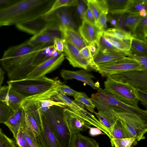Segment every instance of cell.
I'll return each mask as SVG.
<instances>
[{
    "label": "cell",
    "instance_id": "43",
    "mask_svg": "<svg viewBox=\"0 0 147 147\" xmlns=\"http://www.w3.org/2000/svg\"><path fill=\"white\" fill-rule=\"evenodd\" d=\"M87 5L97 21L100 14L101 13L97 5L96 0H85Z\"/></svg>",
    "mask_w": 147,
    "mask_h": 147
},
{
    "label": "cell",
    "instance_id": "9",
    "mask_svg": "<svg viewBox=\"0 0 147 147\" xmlns=\"http://www.w3.org/2000/svg\"><path fill=\"white\" fill-rule=\"evenodd\" d=\"M52 98L54 100L64 103L67 107L91 125L100 129L110 139H111L110 132L106 127L101 123L92 113L81 107L67 96L58 93L53 96Z\"/></svg>",
    "mask_w": 147,
    "mask_h": 147
},
{
    "label": "cell",
    "instance_id": "58",
    "mask_svg": "<svg viewBox=\"0 0 147 147\" xmlns=\"http://www.w3.org/2000/svg\"><path fill=\"white\" fill-rule=\"evenodd\" d=\"M107 21L114 28H117V14L108 13L107 15Z\"/></svg>",
    "mask_w": 147,
    "mask_h": 147
},
{
    "label": "cell",
    "instance_id": "48",
    "mask_svg": "<svg viewBox=\"0 0 147 147\" xmlns=\"http://www.w3.org/2000/svg\"><path fill=\"white\" fill-rule=\"evenodd\" d=\"M126 13L117 14V28L126 32H130L126 22Z\"/></svg>",
    "mask_w": 147,
    "mask_h": 147
},
{
    "label": "cell",
    "instance_id": "44",
    "mask_svg": "<svg viewBox=\"0 0 147 147\" xmlns=\"http://www.w3.org/2000/svg\"><path fill=\"white\" fill-rule=\"evenodd\" d=\"M58 93L66 95L75 96L78 92L71 88L68 86L63 84L60 81L57 88Z\"/></svg>",
    "mask_w": 147,
    "mask_h": 147
},
{
    "label": "cell",
    "instance_id": "17",
    "mask_svg": "<svg viewBox=\"0 0 147 147\" xmlns=\"http://www.w3.org/2000/svg\"><path fill=\"white\" fill-rule=\"evenodd\" d=\"M98 110L94 113L99 122L110 131L112 126L117 119L116 112L110 107L97 101L91 100Z\"/></svg>",
    "mask_w": 147,
    "mask_h": 147
},
{
    "label": "cell",
    "instance_id": "19",
    "mask_svg": "<svg viewBox=\"0 0 147 147\" xmlns=\"http://www.w3.org/2000/svg\"><path fill=\"white\" fill-rule=\"evenodd\" d=\"M60 74L65 80L74 79L82 82L98 91L102 89L100 87L98 82H94L92 79L94 78V76L84 70L74 71L62 69Z\"/></svg>",
    "mask_w": 147,
    "mask_h": 147
},
{
    "label": "cell",
    "instance_id": "53",
    "mask_svg": "<svg viewBox=\"0 0 147 147\" xmlns=\"http://www.w3.org/2000/svg\"><path fill=\"white\" fill-rule=\"evenodd\" d=\"M81 54L89 62L90 67L92 61V57L88 45L83 48L80 50Z\"/></svg>",
    "mask_w": 147,
    "mask_h": 147
},
{
    "label": "cell",
    "instance_id": "59",
    "mask_svg": "<svg viewBox=\"0 0 147 147\" xmlns=\"http://www.w3.org/2000/svg\"><path fill=\"white\" fill-rule=\"evenodd\" d=\"M19 0H0V9L4 8L17 2Z\"/></svg>",
    "mask_w": 147,
    "mask_h": 147
},
{
    "label": "cell",
    "instance_id": "62",
    "mask_svg": "<svg viewBox=\"0 0 147 147\" xmlns=\"http://www.w3.org/2000/svg\"><path fill=\"white\" fill-rule=\"evenodd\" d=\"M5 72L0 67V88L3 83L4 79Z\"/></svg>",
    "mask_w": 147,
    "mask_h": 147
},
{
    "label": "cell",
    "instance_id": "28",
    "mask_svg": "<svg viewBox=\"0 0 147 147\" xmlns=\"http://www.w3.org/2000/svg\"><path fill=\"white\" fill-rule=\"evenodd\" d=\"M110 132L111 139L128 138L125 128L118 118L111 127Z\"/></svg>",
    "mask_w": 147,
    "mask_h": 147
},
{
    "label": "cell",
    "instance_id": "20",
    "mask_svg": "<svg viewBox=\"0 0 147 147\" xmlns=\"http://www.w3.org/2000/svg\"><path fill=\"white\" fill-rule=\"evenodd\" d=\"M78 31L88 45L92 42L98 41L104 32L97 26L92 24L84 19L78 27Z\"/></svg>",
    "mask_w": 147,
    "mask_h": 147
},
{
    "label": "cell",
    "instance_id": "18",
    "mask_svg": "<svg viewBox=\"0 0 147 147\" xmlns=\"http://www.w3.org/2000/svg\"><path fill=\"white\" fill-rule=\"evenodd\" d=\"M16 26L21 31L34 35L48 28L49 25L47 17L41 16L22 22Z\"/></svg>",
    "mask_w": 147,
    "mask_h": 147
},
{
    "label": "cell",
    "instance_id": "24",
    "mask_svg": "<svg viewBox=\"0 0 147 147\" xmlns=\"http://www.w3.org/2000/svg\"><path fill=\"white\" fill-rule=\"evenodd\" d=\"M70 147H100L99 143L95 139L84 136L80 133L71 136Z\"/></svg>",
    "mask_w": 147,
    "mask_h": 147
},
{
    "label": "cell",
    "instance_id": "54",
    "mask_svg": "<svg viewBox=\"0 0 147 147\" xmlns=\"http://www.w3.org/2000/svg\"><path fill=\"white\" fill-rule=\"evenodd\" d=\"M54 48L59 53H62L63 51L64 44L63 40L55 38L53 42Z\"/></svg>",
    "mask_w": 147,
    "mask_h": 147
},
{
    "label": "cell",
    "instance_id": "15",
    "mask_svg": "<svg viewBox=\"0 0 147 147\" xmlns=\"http://www.w3.org/2000/svg\"><path fill=\"white\" fill-rule=\"evenodd\" d=\"M63 40L64 44V53L70 64L74 67L80 68L86 71L88 70L90 68L89 63L82 55L80 50L68 41Z\"/></svg>",
    "mask_w": 147,
    "mask_h": 147
},
{
    "label": "cell",
    "instance_id": "10",
    "mask_svg": "<svg viewBox=\"0 0 147 147\" xmlns=\"http://www.w3.org/2000/svg\"><path fill=\"white\" fill-rule=\"evenodd\" d=\"M91 98L106 105L117 112L131 113L147 117L146 110H142L139 107H134L127 105L104 89H102L98 90L96 93L92 94Z\"/></svg>",
    "mask_w": 147,
    "mask_h": 147
},
{
    "label": "cell",
    "instance_id": "37",
    "mask_svg": "<svg viewBox=\"0 0 147 147\" xmlns=\"http://www.w3.org/2000/svg\"><path fill=\"white\" fill-rule=\"evenodd\" d=\"M98 42L99 45L100 52L105 53L121 51L115 48L105 38L104 36L103 33L99 37Z\"/></svg>",
    "mask_w": 147,
    "mask_h": 147
},
{
    "label": "cell",
    "instance_id": "46",
    "mask_svg": "<svg viewBox=\"0 0 147 147\" xmlns=\"http://www.w3.org/2000/svg\"><path fill=\"white\" fill-rule=\"evenodd\" d=\"M13 115L20 127V128L25 125V112L23 109L21 107L14 111Z\"/></svg>",
    "mask_w": 147,
    "mask_h": 147
},
{
    "label": "cell",
    "instance_id": "29",
    "mask_svg": "<svg viewBox=\"0 0 147 147\" xmlns=\"http://www.w3.org/2000/svg\"><path fill=\"white\" fill-rule=\"evenodd\" d=\"M20 130L31 147H43L38 138L26 125L20 128Z\"/></svg>",
    "mask_w": 147,
    "mask_h": 147
},
{
    "label": "cell",
    "instance_id": "22",
    "mask_svg": "<svg viewBox=\"0 0 147 147\" xmlns=\"http://www.w3.org/2000/svg\"><path fill=\"white\" fill-rule=\"evenodd\" d=\"M38 137L43 147H58L52 129L43 116L42 125Z\"/></svg>",
    "mask_w": 147,
    "mask_h": 147
},
{
    "label": "cell",
    "instance_id": "3",
    "mask_svg": "<svg viewBox=\"0 0 147 147\" xmlns=\"http://www.w3.org/2000/svg\"><path fill=\"white\" fill-rule=\"evenodd\" d=\"M63 108L53 106L43 116L50 125L58 147H70V135L64 120Z\"/></svg>",
    "mask_w": 147,
    "mask_h": 147
},
{
    "label": "cell",
    "instance_id": "31",
    "mask_svg": "<svg viewBox=\"0 0 147 147\" xmlns=\"http://www.w3.org/2000/svg\"><path fill=\"white\" fill-rule=\"evenodd\" d=\"M130 50L137 54L147 57V42L133 37Z\"/></svg>",
    "mask_w": 147,
    "mask_h": 147
},
{
    "label": "cell",
    "instance_id": "51",
    "mask_svg": "<svg viewBox=\"0 0 147 147\" xmlns=\"http://www.w3.org/2000/svg\"><path fill=\"white\" fill-rule=\"evenodd\" d=\"M107 15L105 13H101L96 22V26L104 31L107 29Z\"/></svg>",
    "mask_w": 147,
    "mask_h": 147
},
{
    "label": "cell",
    "instance_id": "16",
    "mask_svg": "<svg viewBox=\"0 0 147 147\" xmlns=\"http://www.w3.org/2000/svg\"><path fill=\"white\" fill-rule=\"evenodd\" d=\"M24 99L14 90L9 84L1 86L0 88V101L9 107L13 112L21 107Z\"/></svg>",
    "mask_w": 147,
    "mask_h": 147
},
{
    "label": "cell",
    "instance_id": "63",
    "mask_svg": "<svg viewBox=\"0 0 147 147\" xmlns=\"http://www.w3.org/2000/svg\"><path fill=\"white\" fill-rule=\"evenodd\" d=\"M139 15L143 18H144L147 16L146 10L143 9L141 10L139 12Z\"/></svg>",
    "mask_w": 147,
    "mask_h": 147
},
{
    "label": "cell",
    "instance_id": "47",
    "mask_svg": "<svg viewBox=\"0 0 147 147\" xmlns=\"http://www.w3.org/2000/svg\"><path fill=\"white\" fill-rule=\"evenodd\" d=\"M42 107L43 108H49L53 106H57L63 108L67 107L63 102L56 101L52 98L43 100L41 103Z\"/></svg>",
    "mask_w": 147,
    "mask_h": 147
},
{
    "label": "cell",
    "instance_id": "39",
    "mask_svg": "<svg viewBox=\"0 0 147 147\" xmlns=\"http://www.w3.org/2000/svg\"><path fill=\"white\" fill-rule=\"evenodd\" d=\"M105 38L109 40L115 48L122 52L127 53L129 51L124 43L123 40H120L104 34Z\"/></svg>",
    "mask_w": 147,
    "mask_h": 147
},
{
    "label": "cell",
    "instance_id": "50",
    "mask_svg": "<svg viewBox=\"0 0 147 147\" xmlns=\"http://www.w3.org/2000/svg\"><path fill=\"white\" fill-rule=\"evenodd\" d=\"M76 6L77 12L78 14L82 20H84L85 14L87 9L85 0H78Z\"/></svg>",
    "mask_w": 147,
    "mask_h": 147
},
{
    "label": "cell",
    "instance_id": "38",
    "mask_svg": "<svg viewBox=\"0 0 147 147\" xmlns=\"http://www.w3.org/2000/svg\"><path fill=\"white\" fill-rule=\"evenodd\" d=\"M147 0H133L127 12L139 13L142 9H147Z\"/></svg>",
    "mask_w": 147,
    "mask_h": 147
},
{
    "label": "cell",
    "instance_id": "33",
    "mask_svg": "<svg viewBox=\"0 0 147 147\" xmlns=\"http://www.w3.org/2000/svg\"><path fill=\"white\" fill-rule=\"evenodd\" d=\"M78 0H55L50 9L42 16L49 15L57 9L64 7L76 6Z\"/></svg>",
    "mask_w": 147,
    "mask_h": 147
},
{
    "label": "cell",
    "instance_id": "35",
    "mask_svg": "<svg viewBox=\"0 0 147 147\" xmlns=\"http://www.w3.org/2000/svg\"><path fill=\"white\" fill-rule=\"evenodd\" d=\"M104 33L120 40L133 37L130 32L115 28H107L104 31Z\"/></svg>",
    "mask_w": 147,
    "mask_h": 147
},
{
    "label": "cell",
    "instance_id": "57",
    "mask_svg": "<svg viewBox=\"0 0 147 147\" xmlns=\"http://www.w3.org/2000/svg\"><path fill=\"white\" fill-rule=\"evenodd\" d=\"M84 19L92 24L96 25V22L94 17L90 10L88 8H87L86 11Z\"/></svg>",
    "mask_w": 147,
    "mask_h": 147
},
{
    "label": "cell",
    "instance_id": "34",
    "mask_svg": "<svg viewBox=\"0 0 147 147\" xmlns=\"http://www.w3.org/2000/svg\"><path fill=\"white\" fill-rule=\"evenodd\" d=\"M25 112V117L26 126L37 137L40 132V127L33 117L30 113Z\"/></svg>",
    "mask_w": 147,
    "mask_h": 147
},
{
    "label": "cell",
    "instance_id": "25",
    "mask_svg": "<svg viewBox=\"0 0 147 147\" xmlns=\"http://www.w3.org/2000/svg\"><path fill=\"white\" fill-rule=\"evenodd\" d=\"M109 13L121 14L127 12L133 0H106Z\"/></svg>",
    "mask_w": 147,
    "mask_h": 147
},
{
    "label": "cell",
    "instance_id": "30",
    "mask_svg": "<svg viewBox=\"0 0 147 147\" xmlns=\"http://www.w3.org/2000/svg\"><path fill=\"white\" fill-rule=\"evenodd\" d=\"M133 37L147 42V17L143 18L135 29Z\"/></svg>",
    "mask_w": 147,
    "mask_h": 147
},
{
    "label": "cell",
    "instance_id": "40",
    "mask_svg": "<svg viewBox=\"0 0 147 147\" xmlns=\"http://www.w3.org/2000/svg\"><path fill=\"white\" fill-rule=\"evenodd\" d=\"M13 113L9 107L0 101V123H3L6 121Z\"/></svg>",
    "mask_w": 147,
    "mask_h": 147
},
{
    "label": "cell",
    "instance_id": "8",
    "mask_svg": "<svg viewBox=\"0 0 147 147\" xmlns=\"http://www.w3.org/2000/svg\"><path fill=\"white\" fill-rule=\"evenodd\" d=\"M93 69L98 71L103 77L131 70H143L142 66L133 58L127 57L115 61L95 65Z\"/></svg>",
    "mask_w": 147,
    "mask_h": 147
},
{
    "label": "cell",
    "instance_id": "4",
    "mask_svg": "<svg viewBox=\"0 0 147 147\" xmlns=\"http://www.w3.org/2000/svg\"><path fill=\"white\" fill-rule=\"evenodd\" d=\"M60 81L55 79L54 84L50 88L43 92L28 96L22 102L21 107L33 117L40 127L42 124L43 113L49 108L42 107L41 102L43 100L52 98L58 93L57 88Z\"/></svg>",
    "mask_w": 147,
    "mask_h": 147
},
{
    "label": "cell",
    "instance_id": "55",
    "mask_svg": "<svg viewBox=\"0 0 147 147\" xmlns=\"http://www.w3.org/2000/svg\"><path fill=\"white\" fill-rule=\"evenodd\" d=\"M92 58L99 52V47L98 41L94 42L88 45Z\"/></svg>",
    "mask_w": 147,
    "mask_h": 147
},
{
    "label": "cell",
    "instance_id": "2",
    "mask_svg": "<svg viewBox=\"0 0 147 147\" xmlns=\"http://www.w3.org/2000/svg\"><path fill=\"white\" fill-rule=\"evenodd\" d=\"M46 46L34 47L28 40L19 45L11 47L4 52L0 59L1 65L9 76L19 66L31 59Z\"/></svg>",
    "mask_w": 147,
    "mask_h": 147
},
{
    "label": "cell",
    "instance_id": "23",
    "mask_svg": "<svg viewBox=\"0 0 147 147\" xmlns=\"http://www.w3.org/2000/svg\"><path fill=\"white\" fill-rule=\"evenodd\" d=\"M59 28L62 33L63 39L68 41L79 50L88 45L78 31L63 26H60Z\"/></svg>",
    "mask_w": 147,
    "mask_h": 147
},
{
    "label": "cell",
    "instance_id": "21",
    "mask_svg": "<svg viewBox=\"0 0 147 147\" xmlns=\"http://www.w3.org/2000/svg\"><path fill=\"white\" fill-rule=\"evenodd\" d=\"M127 53L122 51L98 53L93 57L90 68L93 69L96 65L111 62L127 57Z\"/></svg>",
    "mask_w": 147,
    "mask_h": 147
},
{
    "label": "cell",
    "instance_id": "60",
    "mask_svg": "<svg viewBox=\"0 0 147 147\" xmlns=\"http://www.w3.org/2000/svg\"><path fill=\"white\" fill-rule=\"evenodd\" d=\"M142 104L146 107L147 106V91H138Z\"/></svg>",
    "mask_w": 147,
    "mask_h": 147
},
{
    "label": "cell",
    "instance_id": "52",
    "mask_svg": "<svg viewBox=\"0 0 147 147\" xmlns=\"http://www.w3.org/2000/svg\"><path fill=\"white\" fill-rule=\"evenodd\" d=\"M15 140L18 147H31L20 130Z\"/></svg>",
    "mask_w": 147,
    "mask_h": 147
},
{
    "label": "cell",
    "instance_id": "5",
    "mask_svg": "<svg viewBox=\"0 0 147 147\" xmlns=\"http://www.w3.org/2000/svg\"><path fill=\"white\" fill-rule=\"evenodd\" d=\"M104 90L124 103L132 107L138 108L141 100L137 90L127 84L107 78L104 82Z\"/></svg>",
    "mask_w": 147,
    "mask_h": 147
},
{
    "label": "cell",
    "instance_id": "45",
    "mask_svg": "<svg viewBox=\"0 0 147 147\" xmlns=\"http://www.w3.org/2000/svg\"><path fill=\"white\" fill-rule=\"evenodd\" d=\"M0 147H16L14 141L6 136L0 128Z\"/></svg>",
    "mask_w": 147,
    "mask_h": 147
},
{
    "label": "cell",
    "instance_id": "14",
    "mask_svg": "<svg viewBox=\"0 0 147 147\" xmlns=\"http://www.w3.org/2000/svg\"><path fill=\"white\" fill-rule=\"evenodd\" d=\"M65 121L70 136L72 134L89 129L92 126L67 107L63 109Z\"/></svg>",
    "mask_w": 147,
    "mask_h": 147
},
{
    "label": "cell",
    "instance_id": "64",
    "mask_svg": "<svg viewBox=\"0 0 147 147\" xmlns=\"http://www.w3.org/2000/svg\"></svg>",
    "mask_w": 147,
    "mask_h": 147
},
{
    "label": "cell",
    "instance_id": "11",
    "mask_svg": "<svg viewBox=\"0 0 147 147\" xmlns=\"http://www.w3.org/2000/svg\"><path fill=\"white\" fill-rule=\"evenodd\" d=\"M107 77L129 85L138 91H147V70L126 71L113 74Z\"/></svg>",
    "mask_w": 147,
    "mask_h": 147
},
{
    "label": "cell",
    "instance_id": "1",
    "mask_svg": "<svg viewBox=\"0 0 147 147\" xmlns=\"http://www.w3.org/2000/svg\"><path fill=\"white\" fill-rule=\"evenodd\" d=\"M54 0H19L0 9V27L17 24L42 16L51 8Z\"/></svg>",
    "mask_w": 147,
    "mask_h": 147
},
{
    "label": "cell",
    "instance_id": "26",
    "mask_svg": "<svg viewBox=\"0 0 147 147\" xmlns=\"http://www.w3.org/2000/svg\"><path fill=\"white\" fill-rule=\"evenodd\" d=\"M55 39L42 31L33 35L27 40L28 43L33 46L46 47L51 45H49L53 42Z\"/></svg>",
    "mask_w": 147,
    "mask_h": 147
},
{
    "label": "cell",
    "instance_id": "13",
    "mask_svg": "<svg viewBox=\"0 0 147 147\" xmlns=\"http://www.w3.org/2000/svg\"><path fill=\"white\" fill-rule=\"evenodd\" d=\"M47 16L49 18L53 27L59 28L60 26H63L78 31V27L67 7L59 9Z\"/></svg>",
    "mask_w": 147,
    "mask_h": 147
},
{
    "label": "cell",
    "instance_id": "6",
    "mask_svg": "<svg viewBox=\"0 0 147 147\" xmlns=\"http://www.w3.org/2000/svg\"><path fill=\"white\" fill-rule=\"evenodd\" d=\"M116 116L125 128L128 138H136L138 142L145 139L147 117L128 112H116Z\"/></svg>",
    "mask_w": 147,
    "mask_h": 147
},
{
    "label": "cell",
    "instance_id": "36",
    "mask_svg": "<svg viewBox=\"0 0 147 147\" xmlns=\"http://www.w3.org/2000/svg\"><path fill=\"white\" fill-rule=\"evenodd\" d=\"M110 141L111 146L115 147H133L137 144L134 137L123 139H113Z\"/></svg>",
    "mask_w": 147,
    "mask_h": 147
},
{
    "label": "cell",
    "instance_id": "49",
    "mask_svg": "<svg viewBox=\"0 0 147 147\" xmlns=\"http://www.w3.org/2000/svg\"><path fill=\"white\" fill-rule=\"evenodd\" d=\"M50 36L55 38L63 39L62 33L59 28L50 27L47 28L43 30Z\"/></svg>",
    "mask_w": 147,
    "mask_h": 147
},
{
    "label": "cell",
    "instance_id": "56",
    "mask_svg": "<svg viewBox=\"0 0 147 147\" xmlns=\"http://www.w3.org/2000/svg\"><path fill=\"white\" fill-rule=\"evenodd\" d=\"M96 1L101 13H103L107 15L109 12L106 0H96Z\"/></svg>",
    "mask_w": 147,
    "mask_h": 147
},
{
    "label": "cell",
    "instance_id": "7",
    "mask_svg": "<svg viewBox=\"0 0 147 147\" xmlns=\"http://www.w3.org/2000/svg\"><path fill=\"white\" fill-rule=\"evenodd\" d=\"M55 79L46 77L31 79L27 81H9L7 84L25 98L28 96L40 93L50 88L54 84Z\"/></svg>",
    "mask_w": 147,
    "mask_h": 147
},
{
    "label": "cell",
    "instance_id": "42",
    "mask_svg": "<svg viewBox=\"0 0 147 147\" xmlns=\"http://www.w3.org/2000/svg\"><path fill=\"white\" fill-rule=\"evenodd\" d=\"M127 54L128 57L136 61L145 69H147V57L137 54L130 50L127 52Z\"/></svg>",
    "mask_w": 147,
    "mask_h": 147
},
{
    "label": "cell",
    "instance_id": "61",
    "mask_svg": "<svg viewBox=\"0 0 147 147\" xmlns=\"http://www.w3.org/2000/svg\"><path fill=\"white\" fill-rule=\"evenodd\" d=\"M89 134L92 136H95L100 134H104L103 133L100 129L97 127H91L89 129Z\"/></svg>",
    "mask_w": 147,
    "mask_h": 147
},
{
    "label": "cell",
    "instance_id": "32",
    "mask_svg": "<svg viewBox=\"0 0 147 147\" xmlns=\"http://www.w3.org/2000/svg\"><path fill=\"white\" fill-rule=\"evenodd\" d=\"M139 13H130L127 12L126 22L127 26L132 35H133L137 25L143 18Z\"/></svg>",
    "mask_w": 147,
    "mask_h": 147
},
{
    "label": "cell",
    "instance_id": "12",
    "mask_svg": "<svg viewBox=\"0 0 147 147\" xmlns=\"http://www.w3.org/2000/svg\"><path fill=\"white\" fill-rule=\"evenodd\" d=\"M65 58V54L62 53H59L57 56L51 57L37 65L24 78L19 81H27L45 76L46 75L57 68Z\"/></svg>",
    "mask_w": 147,
    "mask_h": 147
},
{
    "label": "cell",
    "instance_id": "27",
    "mask_svg": "<svg viewBox=\"0 0 147 147\" xmlns=\"http://www.w3.org/2000/svg\"><path fill=\"white\" fill-rule=\"evenodd\" d=\"M74 101L82 107L86 109L90 112L94 113L95 107L91 98H89L86 94L82 92H78L74 97Z\"/></svg>",
    "mask_w": 147,
    "mask_h": 147
},
{
    "label": "cell",
    "instance_id": "41",
    "mask_svg": "<svg viewBox=\"0 0 147 147\" xmlns=\"http://www.w3.org/2000/svg\"><path fill=\"white\" fill-rule=\"evenodd\" d=\"M3 124L9 128L15 139L20 131V127L16 120L13 115H11Z\"/></svg>",
    "mask_w": 147,
    "mask_h": 147
}]
</instances>
